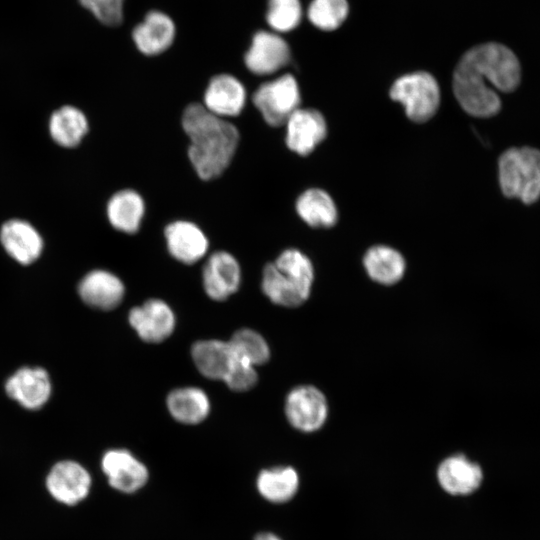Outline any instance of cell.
<instances>
[{
	"instance_id": "obj_1",
	"label": "cell",
	"mask_w": 540,
	"mask_h": 540,
	"mask_svg": "<svg viewBox=\"0 0 540 540\" xmlns=\"http://www.w3.org/2000/svg\"><path fill=\"white\" fill-rule=\"evenodd\" d=\"M521 66L516 54L497 42L466 51L453 74L454 95L468 114L491 117L501 109L497 92H512L520 84Z\"/></svg>"
},
{
	"instance_id": "obj_2",
	"label": "cell",
	"mask_w": 540,
	"mask_h": 540,
	"mask_svg": "<svg viewBox=\"0 0 540 540\" xmlns=\"http://www.w3.org/2000/svg\"><path fill=\"white\" fill-rule=\"evenodd\" d=\"M182 126L189 138L188 157L197 175L203 180L221 175L237 149L238 129L199 103L185 108Z\"/></svg>"
},
{
	"instance_id": "obj_3",
	"label": "cell",
	"mask_w": 540,
	"mask_h": 540,
	"mask_svg": "<svg viewBox=\"0 0 540 540\" xmlns=\"http://www.w3.org/2000/svg\"><path fill=\"white\" fill-rule=\"evenodd\" d=\"M313 280L311 260L297 249H287L264 267L261 287L271 302L297 307L309 298Z\"/></svg>"
},
{
	"instance_id": "obj_4",
	"label": "cell",
	"mask_w": 540,
	"mask_h": 540,
	"mask_svg": "<svg viewBox=\"0 0 540 540\" xmlns=\"http://www.w3.org/2000/svg\"><path fill=\"white\" fill-rule=\"evenodd\" d=\"M499 184L508 198L533 204L540 198V150L512 147L498 161Z\"/></svg>"
},
{
	"instance_id": "obj_5",
	"label": "cell",
	"mask_w": 540,
	"mask_h": 540,
	"mask_svg": "<svg viewBox=\"0 0 540 540\" xmlns=\"http://www.w3.org/2000/svg\"><path fill=\"white\" fill-rule=\"evenodd\" d=\"M390 96L403 105L406 115L415 122H425L433 117L440 103L438 83L424 71L398 78L391 87Z\"/></svg>"
},
{
	"instance_id": "obj_6",
	"label": "cell",
	"mask_w": 540,
	"mask_h": 540,
	"mask_svg": "<svg viewBox=\"0 0 540 540\" xmlns=\"http://www.w3.org/2000/svg\"><path fill=\"white\" fill-rule=\"evenodd\" d=\"M252 102L269 125H284L299 108L300 91L297 81L291 74L267 81L255 90Z\"/></svg>"
},
{
	"instance_id": "obj_7",
	"label": "cell",
	"mask_w": 540,
	"mask_h": 540,
	"mask_svg": "<svg viewBox=\"0 0 540 540\" xmlns=\"http://www.w3.org/2000/svg\"><path fill=\"white\" fill-rule=\"evenodd\" d=\"M45 486L55 501L66 506H75L88 497L92 477L81 463L63 459L50 468L45 478Z\"/></svg>"
},
{
	"instance_id": "obj_8",
	"label": "cell",
	"mask_w": 540,
	"mask_h": 540,
	"mask_svg": "<svg viewBox=\"0 0 540 540\" xmlns=\"http://www.w3.org/2000/svg\"><path fill=\"white\" fill-rule=\"evenodd\" d=\"M52 389L49 372L40 366L20 367L4 384L6 395L29 411L43 408L51 398Z\"/></svg>"
},
{
	"instance_id": "obj_9",
	"label": "cell",
	"mask_w": 540,
	"mask_h": 540,
	"mask_svg": "<svg viewBox=\"0 0 540 540\" xmlns=\"http://www.w3.org/2000/svg\"><path fill=\"white\" fill-rule=\"evenodd\" d=\"M284 410L292 427L310 433L319 430L326 422L328 403L318 388L302 385L288 393Z\"/></svg>"
},
{
	"instance_id": "obj_10",
	"label": "cell",
	"mask_w": 540,
	"mask_h": 540,
	"mask_svg": "<svg viewBox=\"0 0 540 540\" xmlns=\"http://www.w3.org/2000/svg\"><path fill=\"white\" fill-rule=\"evenodd\" d=\"M100 465L108 484L122 493L140 490L149 479L146 465L127 449L107 450L102 455Z\"/></svg>"
},
{
	"instance_id": "obj_11",
	"label": "cell",
	"mask_w": 540,
	"mask_h": 540,
	"mask_svg": "<svg viewBox=\"0 0 540 540\" xmlns=\"http://www.w3.org/2000/svg\"><path fill=\"white\" fill-rule=\"evenodd\" d=\"M129 323L145 342L160 343L174 331L176 318L170 306L161 299H149L133 307L129 312Z\"/></svg>"
},
{
	"instance_id": "obj_12",
	"label": "cell",
	"mask_w": 540,
	"mask_h": 540,
	"mask_svg": "<svg viewBox=\"0 0 540 540\" xmlns=\"http://www.w3.org/2000/svg\"><path fill=\"white\" fill-rule=\"evenodd\" d=\"M202 283L205 293L212 300L228 299L241 283V268L237 259L227 251L211 254L203 266Z\"/></svg>"
},
{
	"instance_id": "obj_13",
	"label": "cell",
	"mask_w": 540,
	"mask_h": 540,
	"mask_svg": "<svg viewBox=\"0 0 540 540\" xmlns=\"http://www.w3.org/2000/svg\"><path fill=\"white\" fill-rule=\"evenodd\" d=\"M0 242L5 252L24 266L37 261L44 248L39 231L28 221L18 218L10 219L1 226Z\"/></svg>"
},
{
	"instance_id": "obj_14",
	"label": "cell",
	"mask_w": 540,
	"mask_h": 540,
	"mask_svg": "<svg viewBox=\"0 0 540 540\" xmlns=\"http://www.w3.org/2000/svg\"><path fill=\"white\" fill-rule=\"evenodd\" d=\"M290 49L279 35L259 31L252 39L245 54L244 62L249 71L256 75H270L289 63Z\"/></svg>"
},
{
	"instance_id": "obj_15",
	"label": "cell",
	"mask_w": 540,
	"mask_h": 540,
	"mask_svg": "<svg viewBox=\"0 0 540 540\" xmlns=\"http://www.w3.org/2000/svg\"><path fill=\"white\" fill-rule=\"evenodd\" d=\"M77 292L86 305L106 311L116 308L122 302L125 286L112 272L95 269L82 277Z\"/></svg>"
},
{
	"instance_id": "obj_16",
	"label": "cell",
	"mask_w": 540,
	"mask_h": 540,
	"mask_svg": "<svg viewBox=\"0 0 540 540\" xmlns=\"http://www.w3.org/2000/svg\"><path fill=\"white\" fill-rule=\"evenodd\" d=\"M285 125L288 148L301 156L310 154L327 133L323 116L314 109L299 107Z\"/></svg>"
},
{
	"instance_id": "obj_17",
	"label": "cell",
	"mask_w": 540,
	"mask_h": 540,
	"mask_svg": "<svg viewBox=\"0 0 540 540\" xmlns=\"http://www.w3.org/2000/svg\"><path fill=\"white\" fill-rule=\"evenodd\" d=\"M246 98L245 87L236 77L219 74L210 80L204 93L203 105L219 117H234L242 112Z\"/></svg>"
},
{
	"instance_id": "obj_18",
	"label": "cell",
	"mask_w": 540,
	"mask_h": 540,
	"mask_svg": "<svg viewBox=\"0 0 540 540\" xmlns=\"http://www.w3.org/2000/svg\"><path fill=\"white\" fill-rule=\"evenodd\" d=\"M169 253L184 264H193L207 253L206 235L196 224L179 220L168 224L164 231Z\"/></svg>"
},
{
	"instance_id": "obj_19",
	"label": "cell",
	"mask_w": 540,
	"mask_h": 540,
	"mask_svg": "<svg viewBox=\"0 0 540 540\" xmlns=\"http://www.w3.org/2000/svg\"><path fill=\"white\" fill-rule=\"evenodd\" d=\"M436 475L442 489L452 495L471 494L479 488L483 479L480 466L462 454L444 459Z\"/></svg>"
},
{
	"instance_id": "obj_20",
	"label": "cell",
	"mask_w": 540,
	"mask_h": 540,
	"mask_svg": "<svg viewBox=\"0 0 540 540\" xmlns=\"http://www.w3.org/2000/svg\"><path fill=\"white\" fill-rule=\"evenodd\" d=\"M191 356L198 371L211 380L224 381L236 361L229 342L217 339L194 343Z\"/></svg>"
},
{
	"instance_id": "obj_21",
	"label": "cell",
	"mask_w": 540,
	"mask_h": 540,
	"mask_svg": "<svg viewBox=\"0 0 540 540\" xmlns=\"http://www.w3.org/2000/svg\"><path fill=\"white\" fill-rule=\"evenodd\" d=\"M139 51L145 55H157L167 50L175 37L172 19L161 11H150L132 33Z\"/></svg>"
},
{
	"instance_id": "obj_22",
	"label": "cell",
	"mask_w": 540,
	"mask_h": 540,
	"mask_svg": "<svg viewBox=\"0 0 540 540\" xmlns=\"http://www.w3.org/2000/svg\"><path fill=\"white\" fill-rule=\"evenodd\" d=\"M107 218L110 224L124 233L138 231L145 213V203L140 194L124 189L112 195L107 203Z\"/></svg>"
},
{
	"instance_id": "obj_23",
	"label": "cell",
	"mask_w": 540,
	"mask_h": 540,
	"mask_svg": "<svg viewBox=\"0 0 540 540\" xmlns=\"http://www.w3.org/2000/svg\"><path fill=\"white\" fill-rule=\"evenodd\" d=\"M166 404L176 421L188 425L202 422L210 412L209 397L198 387L174 389L168 394Z\"/></svg>"
},
{
	"instance_id": "obj_24",
	"label": "cell",
	"mask_w": 540,
	"mask_h": 540,
	"mask_svg": "<svg viewBox=\"0 0 540 540\" xmlns=\"http://www.w3.org/2000/svg\"><path fill=\"white\" fill-rule=\"evenodd\" d=\"M48 127L52 140L64 148L78 146L89 129L86 115L72 105L56 109L50 116Z\"/></svg>"
},
{
	"instance_id": "obj_25",
	"label": "cell",
	"mask_w": 540,
	"mask_h": 540,
	"mask_svg": "<svg viewBox=\"0 0 540 540\" xmlns=\"http://www.w3.org/2000/svg\"><path fill=\"white\" fill-rule=\"evenodd\" d=\"M363 264L368 276L382 285L399 282L406 268L403 256L397 250L384 245L368 249Z\"/></svg>"
},
{
	"instance_id": "obj_26",
	"label": "cell",
	"mask_w": 540,
	"mask_h": 540,
	"mask_svg": "<svg viewBox=\"0 0 540 540\" xmlns=\"http://www.w3.org/2000/svg\"><path fill=\"white\" fill-rule=\"evenodd\" d=\"M256 487L264 499L272 503H284L297 493L299 476L290 466L263 469L257 476Z\"/></svg>"
},
{
	"instance_id": "obj_27",
	"label": "cell",
	"mask_w": 540,
	"mask_h": 540,
	"mask_svg": "<svg viewBox=\"0 0 540 540\" xmlns=\"http://www.w3.org/2000/svg\"><path fill=\"white\" fill-rule=\"evenodd\" d=\"M299 216L312 227H331L337 221V209L331 197L323 190L309 189L296 201Z\"/></svg>"
},
{
	"instance_id": "obj_28",
	"label": "cell",
	"mask_w": 540,
	"mask_h": 540,
	"mask_svg": "<svg viewBox=\"0 0 540 540\" xmlns=\"http://www.w3.org/2000/svg\"><path fill=\"white\" fill-rule=\"evenodd\" d=\"M228 342L238 358L255 367L265 364L270 358L266 340L252 329L243 328L236 331Z\"/></svg>"
},
{
	"instance_id": "obj_29",
	"label": "cell",
	"mask_w": 540,
	"mask_h": 540,
	"mask_svg": "<svg viewBox=\"0 0 540 540\" xmlns=\"http://www.w3.org/2000/svg\"><path fill=\"white\" fill-rule=\"evenodd\" d=\"M348 10L347 0H312L307 14L314 26L330 31L344 22Z\"/></svg>"
},
{
	"instance_id": "obj_30",
	"label": "cell",
	"mask_w": 540,
	"mask_h": 540,
	"mask_svg": "<svg viewBox=\"0 0 540 540\" xmlns=\"http://www.w3.org/2000/svg\"><path fill=\"white\" fill-rule=\"evenodd\" d=\"M302 8L299 0H269L266 20L277 32H288L301 21Z\"/></svg>"
},
{
	"instance_id": "obj_31",
	"label": "cell",
	"mask_w": 540,
	"mask_h": 540,
	"mask_svg": "<svg viewBox=\"0 0 540 540\" xmlns=\"http://www.w3.org/2000/svg\"><path fill=\"white\" fill-rule=\"evenodd\" d=\"M79 2L106 26H118L123 20L124 0H79Z\"/></svg>"
},
{
	"instance_id": "obj_32",
	"label": "cell",
	"mask_w": 540,
	"mask_h": 540,
	"mask_svg": "<svg viewBox=\"0 0 540 540\" xmlns=\"http://www.w3.org/2000/svg\"><path fill=\"white\" fill-rule=\"evenodd\" d=\"M255 368V366L236 356V361L223 382L233 391H248L256 385L258 380Z\"/></svg>"
},
{
	"instance_id": "obj_33",
	"label": "cell",
	"mask_w": 540,
	"mask_h": 540,
	"mask_svg": "<svg viewBox=\"0 0 540 540\" xmlns=\"http://www.w3.org/2000/svg\"><path fill=\"white\" fill-rule=\"evenodd\" d=\"M254 540H281L280 537L277 535L271 533V532H263L259 533Z\"/></svg>"
}]
</instances>
